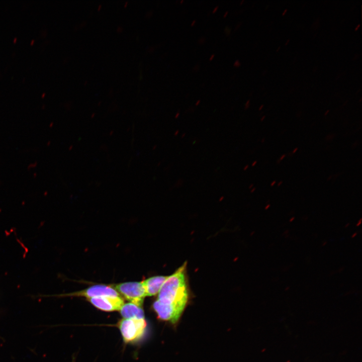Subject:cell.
<instances>
[{
  "mask_svg": "<svg viewBox=\"0 0 362 362\" xmlns=\"http://www.w3.org/2000/svg\"><path fill=\"white\" fill-rule=\"evenodd\" d=\"M356 234H357V233H356V232L354 233L352 235L351 237H352V238H354V237L356 235Z\"/></svg>",
  "mask_w": 362,
  "mask_h": 362,
  "instance_id": "obj_25",
  "label": "cell"
},
{
  "mask_svg": "<svg viewBox=\"0 0 362 362\" xmlns=\"http://www.w3.org/2000/svg\"><path fill=\"white\" fill-rule=\"evenodd\" d=\"M287 11V9H285V10H284L283 13L282 14V15H284L286 13Z\"/></svg>",
  "mask_w": 362,
  "mask_h": 362,
  "instance_id": "obj_30",
  "label": "cell"
},
{
  "mask_svg": "<svg viewBox=\"0 0 362 362\" xmlns=\"http://www.w3.org/2000/svg\"><path fill=\"white\" fill-rule=\"evenodd\" d=\"M228 14V11L225 12L223 15V17H226Z\"/></svg>",
  "mask_w": 362,
  "mask_h": 362,
  "instance_id": "obj_24",
  "label": "cell"
},
{
  "mask_svg": "<svg viewBox=\"0 0 362 362\" xmlns=\"http://www.w3.org/2000/svg\"><path fill=\"white\" fill-rule=\"evenodd\" d=\"M253 186V184H251V185H249V189H251V188H252Z\"/></svg>",
  "mask_w": 362,
  "mask_h": 362,
  "instance_id": "obj_32",
  "label": "cell"
},
{
  "mask_svg": "<svg viewBox=\"0 0 362 362\" xmlns=\"http://www.w3.org/2000/svg\"><path fill=\"white\" fill-rule=\"evenodd\" d=\"M241 65V62L239 61V60H236L234 62V64H233V66H235V67H238L240 66Z\"/></svg>",
  "mask_w": 362,
  "mask_h": 362,
  "instance_id": "obj_9",
  "label": "cell"
},
{
  "mask_svg": "<svg viewBox=\"0 0 362 362\" xmlns=\"http://www.w3.org/2000/svg\"><path fill=\"white\" fill-rule=\"evenodd\" d=\"M263 106V105H261L259 108V110H260L262 108Z\"/></svg>",
  "mask_w": 362,
  "mask_h": 362,
  "instance_id": "obj_34",
  "label": "cell"
},
{
  "mask_svg": "<svg viewBox=\"0 0 362 362\" xmlns=\"http://www.w3.org/2000/svg\"><path fill=\"white\" fill-rule=\"evenodd\" d=\"M186 266L185 263L167 276L158 293V299L153 304L154 310L161 320L175 323L186 307L188 299Z\"/></svg>",
  "mask_w": 362,
  "mask_h": 362,
  "instance_id": "obj_1",
  "label": "cell"
},
{
  "mask_svg": "<svg viewBox=\"0 0 362 362\" xmlns=\"http://www.w3.org/2000/svg\"><path fill=\"white\" fill-rule=\"evenodd\" d=\"M349 225V223H347L346 224H345V227L346 228V227H347Z\"/></svg>",
  "mask_w": 362,
  "mask_h": 362,
  "instance_id": "obj_33",
  "label": "cell"
},
{
  "mask_svg": "<svg viewBox=\"0 0 362 362\" xmlns=\"http://www.w3.org/2000/svg\"><path fill=\"white\" fill-rule=\"evenodd\" d=\"M224 31H225V33H226V35H230V34L231 29V28H230L229 27H228V26H226L225 28V29H224Z\"/></svg>",
  "mask_w": 362,
  "mask_h": 362,
  "instance_id": "obj_8",
  "label": "cell"
},
{
  "mask_svg": "<svg viewBox=\"0 0 362 362\" xmlns=\"http://www.w3.org/2000/svg\"><path fill=\"white\" fill-rule=\"evenodd\" d=\"M167 276H155L141 282L144 287L146 296H154L158 294Z\"/></svg>",
  "mask_w": 362,
  "mask_h": 362,
  "instance_id": "obj_6",
  "label": "cell"
},
{
  "mask_svg": "<svg viewBox=\"0 0 362 362\" xmlns=\"http://www.w3.org/2000/svg\"><path fill=\"white\" fill-rule=\"evenodd\" d=\"M183 2H184V0H181V1H180V3H182Z\"/></svg>",
  "mask_w": 362,
  "mask_h": 362,
  "instance_id": "obj_42",
  "label": "cell"
},
{
  "mask_svg": "<svg viewBox=\"0 0 362 362\" xmlns=\"http://www.w3.org/2000/svg\"><path fill=\"white\" fill-rule=\"evenodd\" d=\"M327 241H325L323 244H322V246H324L325 244H326Z\"/></svg>",
  "mask_w": 362,
  "mask_h": 362,
  "instance_id": "obj_36",
  "label": "cell"
},
{
  "mask_svg": "<svg viewBox=\"0 0 362 362\" xmlns=\"http://www.w3.org/2000/svg\"><path fill=\"white\" fill-rule=\"evenodd\" d=\"M297 149H298V148H296L295 149V150L293 151V153H295Z\"/></svg>",
  "mask_w": 362,
  "mask_h": 362,
  "instance_id": "obj_37",
  "label": "cell"
},
{
  "mask_svg": "<svg viewBox=\"0 0 362 362\" xmlns=\"http://www.w3.org/2000/svg\"><path fill=\"white\" fill-rule=\"evenodd\" d=\"M256 163H257V161H256V160L254 161V162H252L251 166H254L256 164Z\"/></svg>",
  "mask_w": 362,
  "mask_h": 362,
  "instance_id": "obj_23",
  "label": "cell"
},
{
  "mask_svg": "<svg viewBox=\"0 0 362 362\" xmlns=\"http://www.w3.org/2000/svg\"><path fill=\"white\" fill-rule=\"evenodd\" d=\"M269 207H270V205H269V204L267 205L265 207V210H267Z\"/></svg>",
  "mask_w": 362,
  "mask_h": 362,
  "instance_id": "obj_27",
  "label": "cell"
},
{
  "mask_svg": "<svg viewBox=\"0 0 362 362\" xmlns=\"http://www.w3.org/2000/svg\"><path fill=\"white\" fill-rule=\"evenodd\" d=\"M263 141H264V139H262V142H263Z\"/></svg>",
  "mask_w": 362,
  "mask_h": 362,
  "instance_id": "obj_43",
  "label": "cell"
},
{
  "mask_svg": "<svg viewBox=\"0 0 362 362\" xmlns=\"http://www.w3.org/2000/svg\"><path fill=\"white\" fill-rule=\"evenodd\" d=\"M88 301L97 308L108 312L120 310L124 304L120 296H101L88 299Z\"/></svg>",
  "mask_w": 362,
  "mask_h": 362,
  "instance_id": "obj_5",
  "label": "cell"
},
{
  "mask_svg": "<svg viewBox=\"0 0 362 362\" xmlns=\"http://www.w3.org/2000/svg\"><path fill=\"white\" fill-rule=\"evenodd\" d=\"M218 8H219V7H218V6H216V7L213 9V11H212V13H215V12L217 11Z\"/></svg>",
  "mask_w": 362,
  "mask_h": 362,
  "instance_id": "obj_12",
  "label": "cell"
},
{
  "mask_svg": "<svg viewBox=\"0 0 362 362\" xmlns=\"http://www.w3.org/2000/svg\"><path fill=\"white\" fill-rule=\"evenodd\" d=\"M241 23H241V22L239 23H238V24L236 25V26L235 27V29H238V28H239V27H240V26L241 25Z\"/></svg>",
  "mask_w": 362,
  "mask_h": 362,
  "instance_id": "obj_21",
  "label": "cell"
},
{
  "mask_svg": "<svg viewBox=\"0 0 362 362\" xmlns=\"http://www.w3.org/2000/svg\"><path fill=\"white\" fill-rule=\"evenodd\" d=\"M281 184H282V181L280 182L279 183L278 186H280V185H281Z\"/></svg>",
  "mask_w": 362,
  "mask_h": 362,
  "instance_id": "obj_40",
  "label": "cell"
},
{
  "mask_svg": "<svg viewBox=\"0 0 362 362\" xmlns=\"http://www.w3.org/2000/svg\"><path fill=\"white\" fill-rule=\"evenodd\" d=\"M130 303L141 307L146 297L142 282H130L116 284L113 288Z\"/></svg>",
  "mask_w": 362,
  "mask_h": 362,
  "instance_id": "obj_3",
  "label": "cell"
},
{
  "mask_svg": "<svg viewBox=\"0 0 362 362\" xmlns=\"http://www.w3.org/2000/svg\"><path fill=\"white\" fill-rule=\"evenodd\" d=\"M244 1V0H242V1L240 2V4L241 5Z\"/></svg>",
  "mask_w": 362,
  "mask_h": 362,
  "instance_id": "obj_39",
  "label": "cell"
},
{
  "mask_svg": "<svg viewBox=\"0 0 362 362\" xmlns=\"http://www.w3.org/2000/svg\"><path fill=\"white\" fill-rule=\"evenodd\" d=\"M205 40H206V39H205L204 37L200 38L198 40V42H199L200 44H203V43L205 41Z\"/></svg>",
  "mask_w": 362,
  "mask_h": 362,
  "instance_id": "obj_11",
  "label": "cell"
},
{
  "mask_svg": "<svg viewBox=\"0 0 362 362\" xmlns=\"http://www.w3.org/2000/svg\"><path fill=\"white\" fill-rule=\"evenodd\" d=\"M294 219H295V217H292V218H291L290 219L289 222H293V221L294 220Z\"/></svg>",
  "mask_w": 362,
  "mask_h": 362,
  "instance_id": "obj_22",
  "label": "cell"
},
{
  "mask_svg": "<svg viewBox=\"0 0 362 362\" xmlns=\"http://www.w3.org/2000/svg\"><path fill=\"white\" fill-rule=\"evenodd\" d=\"M186 135V133H184L182 135V138H184Z\"/></svg>",
  "mask_w": 362,
  "mask_h": 362,
  "instance_id": "obj_28",
  "label": "cell"
},
{
  "mask_svg": "<svg viewBox=\"0 0 362 362\" xmlns=\"http://www.w3.org/2000/svg\"><path fill=\"white\" fill-rule=\"evenodd\" d=\"M264 118H265V116H263V117L261 118V121H262L264 119Z\"/></svg>",
  "mask_w": 362,
  "mask_h": 362,
  "instance_id": "obj_38",
  "label": "cell"
},
{
  "mask_svg": "<svg viewBox=\"0 0 362 362\" xmlns=\"http://www.w3.org/2000/svg\"><path fill=\"white\" fill-rule=\"evenodd\" d=\"M275 183H276V181L274 180V181L271 184V186H274V185L275 184Z\"/></svg>",
  "mask_w": 362,
  "mask_h": 362,
  "instance_id": "obj_31",
  "label": "cell"
},
{
  "mask_svg": "<svg viewBox=\"0 0 362 362\" xmlns=\"http://www.w3.org/2000/svg\"><path fill=\"white\" fill-rule=\"evenodd\" d=\"M214 56H215L214 54H212L209 58V60H212L214 58Z\"/></svg>",
  "mask_w": 362,
  "mask_h": 362,
  "instance_id": "obj_18",
  "label": "cell"
},
{
  "mask_svg": "<svg viewBox=\"0 0 362 362\" xmlns=\"http://www.w3.org/2000/svg\"><path fill=\"white\" fill-rule=\"evenodd\" d=\"M120 312L124 319H144L142 307L130 302L124 304Z\"/></svg>",
  "mask_w": 362,
  "mask_h": 362,
  "instance_id": "obj_7",
  "label": "cell"
},
{
  "mask_svg": "<svg viewBox=\"0 0 362 362\" xmlns=\"http://www.w3.org/2000/svg\"><path fill=\"white\" fill-rule=\"evenodd\" d=\"M248 167H249V165L248 164L245 165V166H244V167H243V170H246L248 169Z\"/></svg>",
  "mask_w": 362,
  "mask_h": 362,
  "instance_id": "obj_17",
  "label": "cell"
},
{
  "mask_svg": "<svg viewBox=\"0 0 362 362\" xmlns=\"http://www.w3.org/2000/svg\"><path fill=\"white\" fill-rule=\"evenodd\" d=\"M65 296L84 297L87 299H89L106 296H120V295L112 286L104 285H96L81 291L66 294Z\"/></svg>",
  "mask_w": 362,
  "mask_h": 362,
  "instance_id": "obj_4",
  "label": "cell"
},
{
  "mask_svg": "<svg viewBox=\"0 0 362 362\" xmlns=\"http://www.w3.org/2000/svg\"><path fill=\"white\" fill-rule=\"evenodd\" d=\"M178 133H179V130H177L174 132V135L176 136L178 135Z\"/></svg>",
  "mask_w": 362,
  "mask_h": 362,
  "instance_id": "obj_16",
  "label": "cell"
},
{
  "mask_svg": "<svg viewBox=\"0 0 362 362\" xmlns=\"http://www.w3.org/2000/svg\"><path fill=\"white\" fill-rule=\"evenodd\" d=\"M255 189H256L255 188H253L250 191L251 193H253L254 191H255Z\"/></svg>",
  "mask_w": 362,
  "mask_h": 362,
  "instance_id": "obj_26",
  "label": "cell"
},
{
  "mask_svg": "<svg viewBox=\"0 0 362 362\" xmlns=\"http://www.w3.org/2000/svg\"><path fill=\"white\" fill-rule=\"evenodd\" d=\"M124 341L130 342L140 338L144 333L146 322L144 319H123L118 323Z\"/></svg>",
  "mask_w": 362,
  "mask_h": 362,
  "instance_id": "obj_2",
  "label": "cell"
},
{
  "mask_svg": "<svg viewBox=\"0 0 362 362\" xmlns=\"http://www.w3.org/2000/svg\"><path fill=\"white\" fill-rule=\"evenodd\" d=\"M285 156V155H283L281 157V159H281V160L283 159Z\"/></svg>",
  "mask_w": 362,
  "mask_h": 362,
  "instance_id": "obj_35",
  "label": "cell"
},
{
  "mask_svg": "<svg viewBox=\"0 0 362 362\" xmlns=\"http://www.w3.org/2000/svg\"><path fill=\"white\" fill-rule=\"evenodd\" d=\"M179 115H180L179 112H177L175 114V116H174V118H175V119L178 118V117L179 116Z\"/></svg>",
  "mask_w": 362,
  "mask_h": 362,
  "instance_id": "obj_14",
  "label": "cell"
},
{
  "mask_svg": "<svg viewBox=\"0 0 362 362\" xmlns=\"http://www.w3.org/2000/svg\"><path fill=\"white\" fill-rule=\"evenodd\" d=\"M194 68H195V69H194V70H195V71H197V70L199 69V65H196L194 67Z\"/></svg>",
  "mask_w": 362,
  "mask_h": 362,
  "instance_id": "obj_15",
  "label": "cell"
},
{
  "mask_svg": "<svg viewBox=\"0 0 362 362\" xmlns=\"http://www.w3.org/2000/svg\"><path fill=\"white\" fill-rule=\"evenodd\" d=\"M361 223V219L360 218V219L358 221L357 224H356V226L357 227V226H359L360 225Z\"/></svg>",
  "mask_w": 362,
  "mask_h": 362,
  "instance_id": "obj_13",
  "label": "cell"
},
{
  "mask_svg": "<svg viewBox=\"0 0 362 362\" xmlns=\"http://www.w3.org/2000/svg\"><path fill=\"white\" fill-rule=\"evenodd\" d=\"M250 106V100H248L247 101L246 103L245 104L244 108L245 109H247Z\"/></svg>",
  "mask_w": 362,
  "mask_h": 362,
  "instance_id": "obj_10",
  "label": "cell"
},
{
  "mask_svg": "<svg viewBox=\"0 0 362 362\" xmlns=\"http://www.w3.org/2000/svg\"><path fill=\"white\" fill-rule=\"evenodd\" d=\"M329 111L328 110V111L325 113V115H326Z\"/></svg>",
  "mask_w": 362,
  "mask_h": 362,
  "instance_id": "obj_41",
  "label": "cell"
},
{
  "mask_svg": "<svg viewBox=\"0 0 362 362\" xmlns=\"http://www.w3.org/2000/svg\"><path fill=\"white\" fill-rule=\"evenodd\" d=\"M359 26H360V24H358V25L357 26V27L355 28V30H357L358 29V28H359Z\"/></svg>",
  "mask_w": 362,
  "mask_h": 362,
  "instance_id": "obj_29",
  "label": "cell"
},
{
  "mask_svg": "<svg viewBox=\"0 0 362 362\" xmlns=\"http://www.w3.org/2000/svg\"><path fill=\"white\" fill-rule=\"evenodd\" d=\"M196 23V21L195 20H194L192 22L191 25L192 26H193Z\"/></svg>",
  "mask_w": 362,
  "mask_h": 362,
  "instance_id": "obj_20",
  "label": "cell"
},
{
  "mask_svg": "<svg viewBox=\"0 0 362 362\" xmlns=\"http://www.w3.org/2000/svg\"><path fill=\"white\" fill-rule=\"evenodd\" d=\"M200 103H201V101H200V100H198L197 101V102H196V104H195L196 106H198V105L200 104Z\"/></svg>",
  "mask_w": 362,
  "mask_h": 362,
  "instance_id": "obj_19",
  "label": "cell"
}]
</instances>
